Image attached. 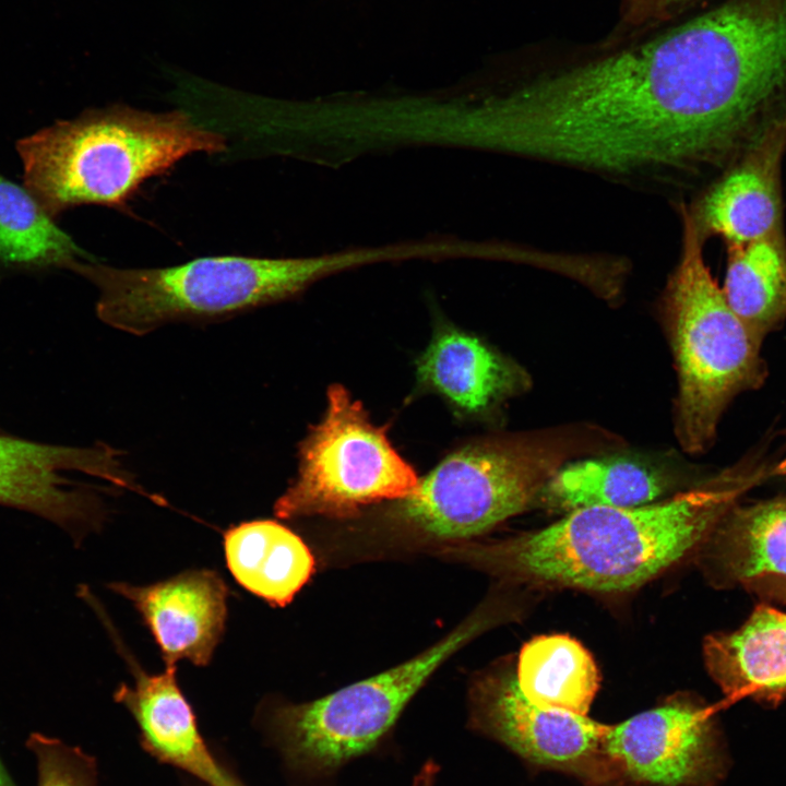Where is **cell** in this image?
<instances>
[{"label": "cell", "instance_id": "16", "mask_svg": "<svg viewBox=\"0 0 786 786\" xmlns=\"http://www.w3.org/2000/svg\"><path fill=\"white\" fill-rule=\"evenodd\" d=\"M226 564L234 579L265 602L285 606L310 579L314 559L303 540L272 520H253L224 534Z\"/></svg>", "mask_w": 786, "mask_h": 786}, {"label": "cell", "instance_id": "22", "mask_svg": "<svg viewBox=\"0 0 786 786\" xmlns=\"http://www.w3.org/2000/svg\"><path fill=\"white\" fill-rule=\"evenodd\" d=\"M37 767V786H100L97 764L81 748L34 733L26 740Z\"/></svg>", "mask_w": 786, "mask_h": 786}, {"label": "cell", "instance_id": "11", "mask_svg": "<svg viewBox=\"0 0 786 786\" xmlns=\"http://www.w3.org/2000/svg\"><path fill=\"white\" fill-rule=\"evenodd\" d=\"M786 152V117L755 134L742 157L690 210L702 237L742 245L782 231L781 167Z\"/></svg>", "mask_w": 786, "mask_h": 786}, {"label": "cell", "instance_id": "13", "mask_svg": "<svg viewBox=\"0 0 786 786\" xmlns=\"http://www.w3.org/2000/svg\"><path fill=\"white\" fill-rule=\"evenodd\" d=\"M415 376L418 390L438 395L462 419L479 418L531 385L516 362L445 322L417 357Z\"/></svg>", "mask_w": 786, "mask_h": 786}, {"label": "cell", "instance_id": "25", "mask_svg": "<svg viewBox=\"0 0 786 786\" xmlns=\"http://www.w3.org/2000/svg\"><path fill=\"white\" fill-rule=\"evenodd\" d=\"M786 477V456L767 467L766 478Z\"/></svg>", "mask_w": 786, "mask_h": 786}, {"label": "cell", "instance_id": "4", "mask_svg": "<svg viewBox=\"0 0 786 786\" xmlns=\"http://www.w3.org/2000/svg\"><path fill=\"white\" fill-rule=\"evenodd\" d=\"M623 445L618 434L587 422L477 438L448 453L384 514L427 537H474L531 507L565 463Z\"/></svg>", "mask_w": 786, "mask_h": 786}, {"label": "cell", "instance_id": "26", "mask_svg": "<svg viewBox=\"0 0 786 786\" xmlns=\"http://www.w3.org/2000/svg\"><path fill=\"white\" fill-rule=\"evenodd\" d=\"M0 786H16L0 759Z\"/></svg>", "mask_w": 786, "mask_h": 786}, {"label": "cell", "instance_id": "6", "mask_svg": "<svg viewBox=\"0 0 786 786\" xmlns=\"http://www.w3.org/2000/svg\"><path fill=\"white\" fill-rule=\"evenodd\" d=\"M682 248L664 288L659 311L674 355L678 390L674 432L690 454L708 450L718 422L740 393L767 376L762 340L727 302L706 265L691 211L682 207Z\"/></svg>", "mask_w": 786, "mask_h": 786}, {"label": "cell", "instance_id": "18", "mask_svg": "<svg viewBox=\"0 0 786 786\" xmlns=\"http://www.w3.org/2000/svg\"><path fill=\"white\" fill-rule=\"evenodd\" d=\"M703 544L707 567L726 582L786 577V498L734 505Z\"/></svg>", "mask_w": 786, "mask_h": 786}, {"label": "cell", "instance_id": "8", "mask_svg": "<svg viewBox=\"0 0 786 786\" xmlns=\"http://www.w3.org/2000/svg\"><path fill=\"white\" fill-rule=\"evenodd\" d=\"M462 623L416 657L321 699L276 707L271 725L287 762L311 775L330 774L372 749L432 672L483 629Z\"/></svg>", "mask_w": 786, "mask_h": 786}, {"label": "cell", "instance_id": "3", "mask_svg": "<svg viewBox=\"0 0 786 786\" xmlns=\"http://www.w3.org/2000/svg\"><path fill=\"white\" fill-rule=\"evenodd\" d=\"M24 186L52 216L82 204L122 207L183 157L226 150L225 136L183 110L124 105L88 110L17 142Z\"/></svg>", "mask_w": 786, "mask_h": 786}, {"label": "cell", "instance_id": "14", "mask_svg": "<svg viewBox=\"0 0 786 786\" xmlns=\"http://www.w3.org/2000/svg\"><path fill=\"white\" fill-rule=\"evenodd\" d=\"M133 676V686L121 683L114 699L132 714L143 748L209 786H243L216 761L203 740L178 684L177 665H165L159 674L135 666Z\"/></svg>", "mask_w": 786, "mask_h": 786}, {"label": "cell", "instance_id": "5", "mask_svg": "<svg viewBox=\"0 0 786 786\" xmlns=\"http://www.w3.org/2000/svg\"><path fill=\"white\" fill-rule=\"evenodd\" d=\"M384 258L378 247L302 258L213 255L155 269L84 260L71 270L97 288L104 323L142 336L170 323L226 319L287 300L327 275Z\"/></svg>", "mask_w": 786, "mask_h": 786}, {"label": "cell", "instance_id": "10", "mask_svg": "<svg viewBox=\"0 0 786 786\" xmlns=\"http://www.w3.org/2000/svg\"><path fill=\"white\" fill-rule=\"evenodd\" d=\"M604 750L615 769L657 786H714L728 767L710 711L674 702L610 726Z\"/></svg>", "mask_w": 786, "mask_h": 786}, {"label": "cell", "instance_id": "23", "mask_svg": "<svg viewBox=\"0 0 786 786\" xmlns=\"http://www.w3.org/2000/svg\"><path fill=\"white\" fill-rule=\"evenodd\" d=\"M690 0H624V20L632 26L666 21Z\"/></svg>", "mask_w": 786, "mask_h": 786}, {"label": "cell", "instance_id": "15", "mask_svg": "<svg viewBox=\"0 0 786 786\" xmlns=\"http://www.w3.org/2000/svg\"><path fill=\"white\" fill-rule=\"evenodd\" d=\"M704 657L727 696L778 704L786 696V612L758 606L738 630L708 636Z\"/></svg>", "mask_w": 786, "mask_h": 786}, {"label": "cell", "instance_id": "20", "mask_svg": "<svg viewBox=\"0 0 786 786\" xmlns=\"http://www.w3.org/2000/svg\"><path fill=\"white\" fill-rule=\"evenodd\" d=\"M723 293L731 309L762 341L786 319V242L783 231L728 251Z\"/></svg>", "mask_w": 786, "mask_h": 786}, {"label": "cell", "instance_id": "12", "mask_svg": "<svg viewBox=\"0 0 786 786\" xmlns=\"http://www.w3.org/2000/svg\"><path fill=\"white\" fill-rule=\"evenodd\" d=\"M141 615L165 665L206 666L225 631L228 587L213 570H187L167 580L109 585Z\"/></svg>", "mask_w": 786, "mask_h": 786}, {"label": "cell", "instance_id": "7", "mask_svg": "<svg viewBox=\"0 0 786 786\" xmlns=\"http://www.w3.org/2000/svg\"><path fill=\"white\" fill-rule=\"evenodd\" d=\"M322 419L300 442L298 472L274 511L281 519L349 517L372 503L396 501L418 485L385 429L341 384L327 390Z\"/></svg>", "mask_w": 786, "mask_h": 786}, {"label": "cell", "instance_id": "1", "mask_svg": "<svg viewBox=\"0 0 786 786\" xmlns=\"http://www.w3.org/2000/svg\"><path fill=\"white\" fill-rule=\"evenodd\" d=\"M496 152L610 175H666L739 139L695 19L490 97Z\"/></svg>", "mask_w": 786, "mask_h": 786}, {"label": "cell", "instance_id": "24", "mask_svg": "<svg viewBox=\"0 0 786 786\" xmlns=\"http://www.w3.org/2000/svg\"><path fill=\"white\" fill-rule=\"evenodd\" d=\"M437 773L438 766L432 761H428L415 776L412 786H433Z\"/></svg>", "mask_w": 786, "mask_h": 786}, {"label": "cell", "instance_id": "27", "mask_svg": "<svg viewBox=\"0 0 786 786\" xmlns=\"http://www.w3.org/2000/svg\"><path fill=\"white\" fill-rule=\"evenodd\" d=\"M777 579H778V583L776 584L777 585L776 593H778V596L784 598L786 602V577H777Z\"/></svg>", "mask_w": 786, "mask_h": 786}, {"label": "cell", "instance_id": "17", "mask_svg": "<svg viewBox=\"0 0 786 786\" xmlns=\"http://www.w3.org/2000/svg\"><path fill=\"white\" fill-rule=\"evenodd\" d=\"M668 487L665 474L648 463L600 454L565 463L536 500L567 513L592 507L632 508L654 502Z\"/></svg>", "mask_w": 786, "mask_h": 786}, {"label": "cell", "instance_id": "2", "mask_svg": "<svg viewBox=\"0 0 786 786\" xmlns=\"http://www.w3.org/2000/svg\"><path fill=\"white\" fill-rule=\"evenodd\" d=\"M760 452L703 485L632 508L571 511L539 531L448 549L514 581L617 593L640 587L699 548L737 499L765 479Z\"/></svg>", "mask_w": 786, "mask_h": 786}, {"label": "cell", "instance_id": "19", "mask_svg": "<svg viewBox=\"0 0 786 786\" xmlns=\"http://www.w3.org/2000/svg\"><path fill=\"white\" fill-rule=\"evenodd\" d=\"M517 686L533 704L587 715L600 677L591 653L564 634L540 635L522 647Z\"/></svg>", "mask_w": 786, "mask_h": 786}, {"label": "cell", "instance_id": "21", "mask_svg": "<svg viewBox=\"0 0 786 786\" xmlns=\"http://www.w3.org/2000/svg\"><path fill=\"white\" fill-rule=\"evenodd\" d=\"M88 255L24 186L0 174V264L9 269L67 267Z\"/></svg>", "mask_w": 786, "mask_h": 786}, {"label": "cell", "instance_id": "9", "mask_svg": "<svg viewBox=\"0 0 786 786\" xmlns=\"http://www.w3.org/2000/svg\"><path fill=\"white\" fill-rule=\"evenodd\" d=\"M472 699L474 724L522 758L587 782L610 778L615 767L604 750L610 725L533 704L510 670L479 680Z\"/></svg>", "mask_w": 786, "mask_h": 786}]
</instances>
